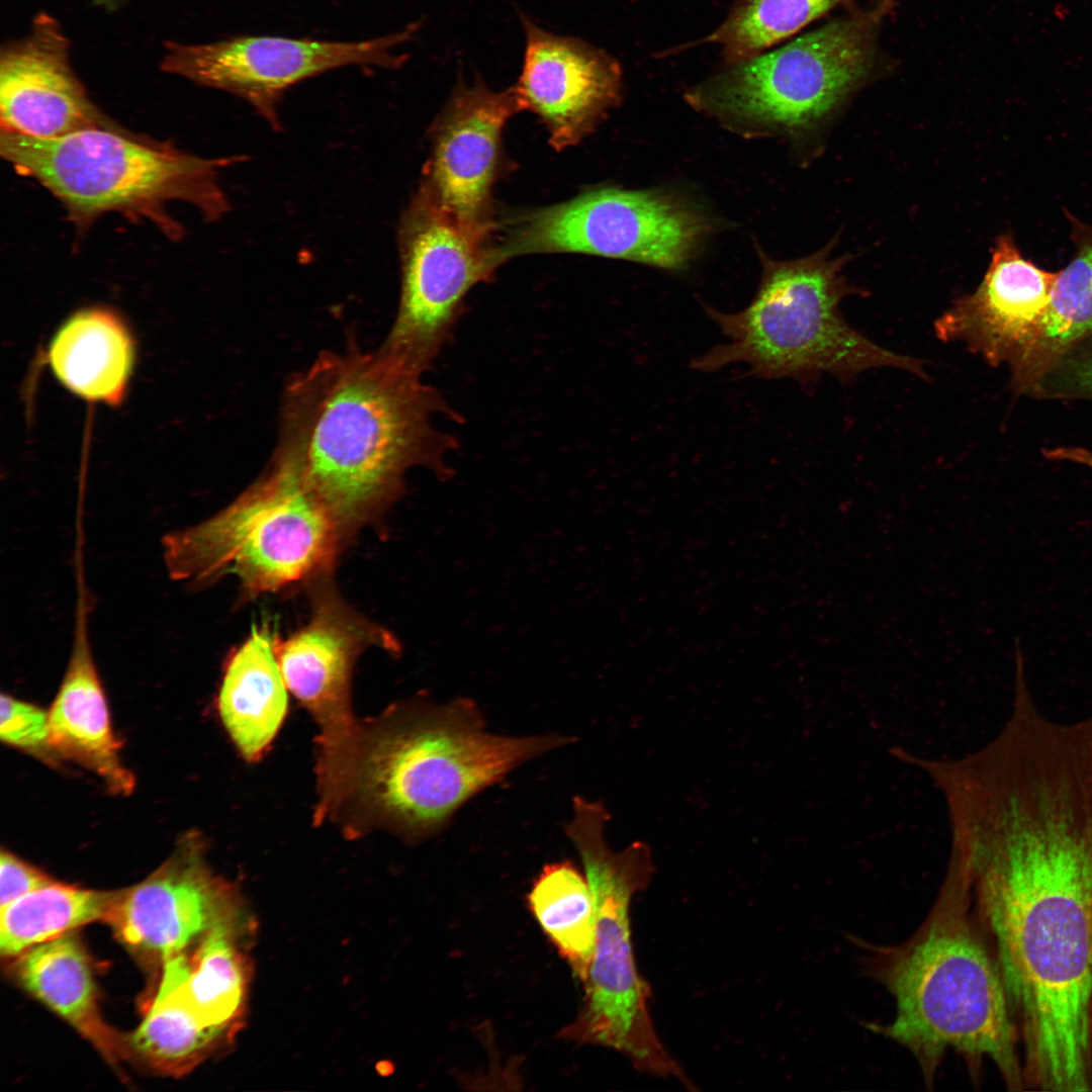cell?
Returning <instances> with one entry per match:
<instances>
[{"mask_svg": "<svg viewBox=\"0 0 1092 1092\" xmlns=\"http://www.w3.org/2000/svg\"><path fill=\"white\" fill-rule=\"evenodd\" d=\"M1057 276L1026 259L1011 233L999 236L981 284L936 320V337L1011 367L1034 340Z\"/></svg>", "mask_w": 1092, "mask_h": 1092, "instance_id": "17", "label": "cell"}, {"mask_svg": "<svg viewBox=\"0 0 1092 1092\" xmlns=\"http://www.w3.org/2000/svg\"><path fill=\"white\" fill-rule=\"evenodd\" d=\"M0 153L56 196L79 226L119 212L178 237L181 226L167 214L169 202H188L209 221L229 210L219 183L228 159L196 157L125 129L91 128L58 139L1 129Z\"/></svg>", "mask_w": 1092, "mask_h": 1092, "instance_id": "8", "label": "cell"}, {"mask_svg": "<svg viewBox=\"0 0 1092 1092\" xmlns=\"http://www.w3.org/2000/svg\"><path fill=\"white\" fill-rule=\"evenodd\" d=\"M572 741L557 734L491 733L467 698L397 703L360 721L326 816L348 836L381 828L422 841L516 767Z\"/></svg>", "mask_w": 1092, "mask_h": 1092, "instance_id": "3", "label": "cell"}, {"mask_svg": "<svg viewBox=\"0 0 1092 1092\" xmlns=\"http://www.w3.org/2000/svg\"><path fill=\"white\" fill-rule=\"evenodd\" d=\"M522 110L512 88L493 92L481 80L458 82L438 125L428 193L460 221H482L508 118Z\"/></svg>", "mask_w": 1092, "mask_h": 1092, "instance_id": "18", "label": "cell"}, {"mask_svg": "<svg viewBox=\"0 0 1092 1092\" xmlns=\"http://www.w3.org/2000/svg\"><path fill=\"white\" fill-rule=\"evenodd\" d=\"M310 585L311 614L305 625L280 641L277 655L287 689L320 728L318 772L336 768L359 726L351 703V678L358 656L369 647L395 651L392 635L341 597L330 575Z\"/></svg>", "mask_w": 1092, "mask_h": 1092, "instance_id": "13", "label": "cell"}, {"mask_svg": "<svg viewBox=\"0 0 1092 1092\" xmlns=\"http://www.w3.org/2000/svg\"><path fill=\"white\" fill-rule=\"evenodd\" d=\"M873 23L838 20L735 63L691 89L697 110L742 134L795 132L828 114L871 66Z\"/></svg>", "mask_w": 1092, "mask_h": 1092, "instance_id": "9", "label": "cell"}, {"mask_svg": "<svg viewBox=\"0 0 1092 1092\" xmlns=\"http://www.w3.org/2000/svg\"><path fill=\"white\" fill-rule=\"evenodd\" d=\"M223 1032L205 1026L182 1003L158 989L143 1021L125 1039L128 1054L160 1073L179 1077L199 1064Z\"/></svg>", "mask_w": 1092, "mask_h": 1092, "instance_id": "27", "label": "cell"}, {"mask_svg": "<svg viewBox=\"0 0 1092 1092\" xmlns=\"http://www.w3.org/2000/svg\"><path fill=\"white\" fill-rule=\"evenodd\" d=\"M0 116L1 129L38 139L122 129L90 100L74 73L63 27L44 12L1 51Z\"/></svg>", "mask_w": 1092, "mask_h": 1092, "instance_id": "15", "label": "cell"}, {"mask_svg": "<svg viewBox=\"0 0 1092 1092\" xmlns=\"http://www.w3.org/2000/svg\"><path fill=\"white\" fill-rule=\"evenodd\" d=\"M204 849L200 834L187 833L145 881L119 890L105 922L140 959L162 965L228 915L231 890L206 864Z\"/></svg>", "mask_w": 1092, "mask_h": 1092, "instance_id": "14", "label": "cell"}, {"mask_svg": "<svg viewBox=\"0 0 1092 1092\" xmlns=\"http://www.w3.org/2000/svg\"><path fill=\"white\" fill-rule=\"evenodd\" d=\"M485 226L464 223L426 191L402 231L398 310L380 352L417 376L452 337L468 291L499 264L485 247Z\"/></svg>", "mask_w": 1092, "mask_h": 1092, "instance_id": "11", "label": "cell"}, {"mask_svg": "<svg viewBox=\"0 0 1092 1092\" xmlns=\"http://www.w3.org/2000/svg\"><path fill=\"white\" fill-rule=\"evenodd\" d=\"M0 737L3 742L53 762L56 751L50 742L49 713L41 708L1 695Z\"/></svg>", "mask_w": 1092, "mask_h": 1092, "instance_id": "29", "label": "cell"}, {"mask_svg": "<svg viewBox=\"0 0 1092 1092\" xmlns=\"http://www.w3.org/2000/svg\"><path fill=\"white\" fill-rule=\"evenodd\" d=\"M419 23L366 40L338 41L272 35H238L208 43L170 41L162 70L230 92L277 123V105L292 86L348 66L398 69L406 57L394 48L410 40Z\"/></svg>", "mask_w": 1092, "mask_h": 1092, "instance_id": "12", "label": "cell"}, {"mask_svg": "<svg viewBox=\"0 0 1092 1092\" xmlns=\"http://www.w3.org/2000/svg\"><path fill=\"white\" fill-rule=\"evenodd\" d=\"M525 32L523 66L513 87L522 109L546 124L560 150L587 134L620 97L621 69L587 42L554 34L520 13Z\"/></svg>", "mask_w": 1092, "mask_h": 1092, "instance_id": "16", "label": "cell"}, {"mask_svg": "<svg viewBox=\"0 0 1092 1092\" xmlns=\"http://www.w3.org/2000/svg\"><path fill=\"white\" fill-rule=\"evenodd\" d=\"M541 928L576 978L586 980L596 945V913L584 875L570 862L546 864L528 895Z\"/></svg>", "mask_w": 1092, "mask_h": 1092, "instance_id": "25", "label": "cell"}, {"mask_svg": "<svg viewBox=\"0 0 1092 1092\" xmlns=\"http://www.w3.org/2000/svg\"><path fill=\"white\" fill-rule=\"evenodd\" d=\"M79 609L70 660L49 711L50 742L59 756L97 775L112 793L128 795L135 780L120 756L121 745L91 653L84 609Z\"/></svg>", "mask_w": 1092, "mask_h": 1092, "instance_id": "19", "label": "cell"}, {"mask_svg": "<svg viewBox=\"0 0 1092 1092\" xmlns=\"http://www.w3.org/2000/svg\"><path fill=\"white\" fill-rule=\"evenodd\" d=\"M710 229L703 210L677 193L604 187L519 217L495 253L499 262L582 253L675 271L688 266Z\"/></svg>", "mask_w": 1092, "mask_h": 1092, "instance_id": "10", "label": "cell"}, {"mask_svg": "<svg viewBox=\"0 0 1092 1092\" xmlns=\"http://www.w3.org/2000/svg\"><path fill=\"white\" fill-rule=\"evenodd\" d=\"M971 898L966 875L949 863L921 926L875 956L877 978L896 1009L889 1023L873 1027L911 1052L926 1083L952 1050L973 1069L990 1060L1007 1089L1021 1091L1019 1033L998 966L972 921Z\"/></svg>", "mask_w": 1092, "mask_h": 1092, "instance_id": "4", "label": "cell"}, {"mask_svg": "<svg viewBox=\"0 0 1092 1092\" xmlns=\"http://www.w3.org/2000/svg\"><path fill=\"white\" fill-rule=\"evenodd\" d=\"M1074 248L1069 264L1058 271L1040 328L1011 368L1017 392L1035 391L1041 380L1092 333V224L1065 211Z\"/></svg>", "mask_w": 1092, "mask_h": 1092, "instance_id": "23", "label": "cell"}, {"mask_svg": "<svg viewBox=\"0 0 1092 1092\" xmlns=\"http://www.w3.org/2000/svg\"><path fill=\"white\" fill-rule=\"evenodd\" d=\"M89 1L91 3H93L94 5H97L98 7H101V8H104V9H109V10L119 8L121 5L128 2V0H89Z\"/></svg>", "mask_w": 1092, "mask_h": 1092, "instance_id": "32", "label": "cell"}, {"mask_svg": "<svg viewBox=\"0 0 1092 1092\" xmlns=\"http://www.w3.org/2000/svg\"><path fill=\"white\" fill-rule=\"evenodd\" d=\"M1035 391L1045 395L1092 397V343L1071 351L1042 379Z\"/></svg>", "mask_w": 1092, "mask_h": 1092, "instance_id": "30", "label": "cell"}, {"mask_svg": "<svg viewBox=\"0 0 1092 1092\" xmlns=\"http://www.w3.org/2000/svg\"><path fill=\"white\" fill-rule=\"evenodd\" d=\"M280 640L268 624L255 625L229 657L217 710L235 746L248 761L259 760L287 714V687L278 662Z\"/></svg>", "mask_w": 1092, "mask_h": 1092, "instance_id": "21", "label": "cell"}, {"mask_svg": "<svg viewBox=\"0 0 1092 1092\" xmlns=\"http://www.w3.org/2000/svg\"><path fill=\"white\" fill-rule=\"evenodd\" d=\"M118 894L55 882L15 900L0 908L1 956L12 960L80 926L106 921Z\"/></svg>", "mask_w": 1092, "mask_h": 1092, "instance_id": "26", "label": "cell"}, {"mask_svg": "<svg viewBox=\"0 0 1092 1092\" xmlns=\"http://www.w3.org/2000/svg\"><path fill=\"white\" fill-rule=\"evenodd\" d=\"M757 253L760 282L744 309L724 313L702 303L729 343L695 358L691 368L714 372L745 363L755 378L808 382L823 372L847 381L885 366L927 378L919 359L877 345L845 322L839 304L853 289L841 274V259H830L825 249L790 261H776L759 247Z\"/></svg>", "mask_w": 1092, "mask_h": 1092, "instance_id": "5", "label": "cell"}, {"mask_svg": "<svg viewBox=\"0 0 1092 1092\" xmlns=\"http://www.w3.org/2000/svg\"><path fill=\"white\" fill-rule=\"evenodd\" d=\"M228 915L187 951L166 960L160 990L188 1008L205 1026L225 1031L243 1010L247 971Z\"/></svg>", "mask_w": 1092, "mask_h": 1092, "instance_id": "24", "label": "cell"}, {"mask_svg": "<svg viewBox=\"0 0 1092 1092\" xmlns=\"http://www.w3.org/2000/svg\"><path fill=\"white\" fill-rule=\"evenodd\" d=\"M46 358L57 380L91 403L120 405L135 363V342L124 318L108 307L82 308L58 328Z\"/></svg>", "mask_w": 1092, "mask_h": 1092, "instance_id": "20", "label": "cell"}, {"mask_svg": "<svg viewBox=\"0 0 1092 1092\" xmlns=\"http://www.w3.org/2000/svg\"><path fill=\"white\" fill-rule=\"evenodd\" d=\"M842 0H738L708 37L738 63L795 33Z\"/></svg>", "mask_w": 1092, "mask_h": 1092, "instance_id": "28", "label": "cell"}, {"mask_svg": "<svg viewBox=\"0 0 1092 1092\" xmlns=\"http://www.w3.org/2000/svg\"><path fill=\"white\" fill-rule=\"evenodd\" d=\"M348 539L295 468L274 455L265 473L225 509L163 537L173 580L198 589L226 575L257 597L330 575Z\"/></svg>", "mask_w": 1092, "mask_h": 1092, "instance_id": "6", "label": "cell"}, {"mask_svg": "<svg viewBox=\"0 0 1092 1092\" xmlns=\"http://www.w3.org/2000/svg\"><path fill=\"white\" fill-rule=\"evenodd\" d=\"M1022 1042L1027 1088L1092 1090V781L1001 788L952 845Z\"/></svg>", "mask_w": 1092, "mask_h": 1092, "instance_id": "1", "label": "cell"}, {"mask_svg": "<svg viewBox=\"0 0 1092 1092\" xmlns=\"http://www.w3.org/2000/svg\"><path fill=\"white\" fill-rule=\"evenodd\" d=\"M610 818L603 803L576 796L565 834L584 869L596 913V945L582 1007L558 1037L601 1045L627 1058L640 1072L673 1078L693 1088L666 1050L649 1011L650 989L639 974L631 938L633 897L645 890L654 873L649 846L635 841L614 851L605 837Z\"/></svg>", "mask_w": 1092, "mask_h": 1092, "instance_id": "7", "label": "cell"}, {"mask_svg": "<svg viewBox=\"0 0 1092 1092\" xmlns=\"http://www.w3.org/2000/svg\"><path fill=\"white\" fill-rule=\"evenodd\" d=\"M443 396L379 350L318 356L286 387L276 456L290 463L349 539L404 491L413 467L453 475L439 430Z\"/></svg>", "mask_w": 1092, "mask_h": 1092, "instance_id": "2", "label": "cell"}, {"mask_svg": "<svg viewBox=\"0 0 1092 1092\" xmlns=\"http://www.w3.org/2000/svg\"><path fill=\"white\" fill-rule=\"evenodd\" d=\"M46 873L5 849L0 854V908L54 884Z\"/></svg>", "mask_w": 1092, "mask_h": 1092, "instance_id": "31", "label": "cell"}, {"mask_svg": "<svg viewBox=\"0 0 1092 1092\" xmlns=\"http://www.w3.org/2000/svg\"><path fill=\"white\" fill-rule=\"evenodd\" d=\"M12 971L30 994L54 1010L110 1064L128 1055L126 1039L101 1015L88 954L74 932L36 944L12 959Z\"/></svg>", "mask_w": 1092, "mask_h": 1092, "instance_id": "22", "label": "cell"}]
</instances>
